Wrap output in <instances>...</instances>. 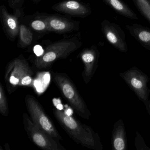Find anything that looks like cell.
Segmentation results:
<instances>
[{
    "label": "cell",
    "mask_w": 150,
    "mask_h": 150,
    "mask_svg": "<svg viewBox=\"0 0 150 150\" xmlns=\"http://www.w3.org/2000/svg\"><path fill=\"white\" fill-rule=\"evenodd\" d=\"M33 72L22 55L13 59L7 66L5 80L7 86L11 88L19 86L33 87Z\"/></svg>",
    "instance_id": "3957f363"
},
{
    "label": "cell",
    "mask_w": 150,
    "mask_h": 150,
    "mask_svg": "<svg viewBox=\"0 0 150 150\" xmlns=\"http://www.w3.org/2000/svg\"><path fill=\"white\" fill-rule=\"evenodd\" d=\"M34 52L37 57H39L42 55L44 52V50L40 46H36L34 48Z\"/></svg>",
    "instance_id": "7402d4cb"
},
{
    "label": "cell",
    "mask_w": 150,
    "mask_h": 150,
    "mask_svg": "<svg viewBox=\"0 0 150 150\" xmlns=\"http://www.w3.org/2000/svg\"><path fill=\"white\" fill-rule=\"evenodd\" d=\"M53 113L61 127L76 143L90 149H99L100 140L91 127L81 123L72 115H68L64 110L55 107Z\"/></svg>",
    "instance_id": "6da1fadb"
},
{
    "label": "cell",
    "mask_w": 150,
    "mask_h": 150,
    "mask_svg": "<svg viewBox=\"0 0 150 150\" xmlns=\"http://www.w3.org/2000/svg\"><path fill=\"white\" fill-rule=\"evenodd\" d=\"M146 104H147V108H148V110H149L150 113V101L148 102V100H147L146 102Z\"/></svg>",
    "instance_id": "cb8c5ba5"
},
{
    "label": "cell",
    "mask_w": 150,
    "mask_h": 150,
    "mask_svg": "<svg viewBox=\"0 0 150 150\" xmlns=\"http://www.w3.org/2000/svg\"><path fill=\"white\" fill-rule=\"evenodd\" d=\"M82 45L77 36L67 38L52 43L44 50L42 55L36 58L35 66L39 69L50 67L56 61L68 57Z\"/></svg>",
    "instance_id": "7a4b0ae2"
},
{
    "label": "cell",
    "mask_w": 150,
    "mask_h": 150,
    "mask_svg": "<svg viewBox=\"0 0 150 150\" xmlns=\"http://www.w3.org/2000/svg\"><path fill=\"white\" fill-rule=\"evenodd\" d=\"M23 122L25 130L31 141L38 147L45 150H65L57 140L36 125L27 113H23Z\"/></svg>",
    "instance_id": "8992f818"
},
{
    "label": "cell",
    "mask_w": 150,
    "mask_h": 150,
    "mask_svg": "<svg viewBox=\"0 0 150 150\" xmlns=\"http://www.w3.org/2000/svg\"><path fill=\"white\" fill-rule=\"evenodd\" d=\"M137 9L150 23V0H132Z\"/></svg>",
    "instance_id": "ac0fdd59"
},
{
    "label": "cell",
    "mask_w": 150,
    "mask_h": 150,
    "mask_svg": "<svg viewBox=\"0 0 150 150\" xmlns=\"http://www.w3.org/2000/svg\"><path fill=\"white\" fill-rule=\"evenodd\" d=\"M101 30L106 40L112 46L120 52H127L125 33L120 26L105 20L101 23Z\"/></svg>",
    "instance_id": "9c48e42d"
},
{
    "label": "cell",
    "mask_w": 150,
    "mask_h": 150,
    "mask_svg": "<svg viewBox=\"0 0 150 150\" xmlns=\"http://www.w3.org/2000/svg\"><path fill=\"white\" fill-rule=\"evenodd\" d=\"M112 145L116 150H124L126 147L125 130L123 125H118L114 128Z\"/></svg>",
    "instance_id": "e0dca14e"
},
{
    "label": "cell",
    "mask_w": 150,
    "mask_h": 150,
    "mask_svg": "<svg viewBox=\"0 0 150 150\" xmlns=\"http://www.w3.org/2000/svg\"><path fill=\"white\" fill-rule=\"evenodd\" d=\"M48 15L47 13L37 12L34 14L23 16L21 21L32 30L36 40H38L50 33L48 27Z\"/></svg>",
    "instance_id": "7c38bea8"
},
{
    "label": "cell",
    "mask_w": 150,
    "mask_h": 150,
    "mask_svg": "<svg viewBox=\"0 0 150 150\" xmlns=\"http://www.w3.org/2000/svg\"><path fill=\"white\" fill-rule=\"evenodd\" d=\"M25 103L33 122L57 140H63L52 121L46 115L37 100L33 96L28 95L25 98Z\"/></svg>",
    "instance_id": "5b68a950"
},
{
    "label": "cell",
    "mask_w": 150,
    "mask_h": 150,
    "mask_svg": "<svg viewBox=\"0 0 150 150\" xmlns=\"http://www.w3.org/2000/svg\"><path fill=\"white\" fill-rule=\"evenodd\" d=\"M53 103L55 105V107L58 109L62 110L64 109V107L61 103V101L59 99H54L53 100Z\"/></svg>",
    "instance_id": "44dd1931"
},
{
    "label": "cell",
    "mask_w": 150,
    "mask_h": 150,
    "mask_svg": "<svg viewBox=\"0 0 150 150\" xmlns=\"http://www.w3.org/2000/svg\"><path fill=\"white\" fill-rule=\"evenodd\" d=\"M79 56L84 65L82 76L85 82L88 83L96 70L100 53L96 46L93 45L84 49Z\"/></svg>",
    "instance_id": "4fadbf2b"
},
{
    "label": "cell",
    "mask_w": 150,
    "mask_h": 150,
    "mask_svg": "<svg viewBox=\"0 0 150 150\" xmlns=\"http://www.w3.org/2000/svg\"><path fill=\"white\" fill-rule=\"evenodd\" d=\"M53 79L63 96L76 112L82 118L89 119L91 114L85 101L82 99L74 84L66 74L54 73Z\"/></svg>",
    "instance_id": "277c9868"
},
{
    "label": "cell",
    "mask_w": 150,
    "mask_h": 150,
    "mask_svg": "<svg viewBox=\"0 0 150 150\" xmlns=\"http://www.w3.org/2000/svg\"><path fill=\"white\" fill-rule=\"evenodd\" d=\"M103 1L117 13L129 19L138 20L136 14L122 0H103Z\"/></svg>",
    "instance_id": "9a60e30c"
},
{
    "label": "cell",
    "mask_w": 150,
    "mask_h": 150,
    "mask_svg": "<svg viewBox=\"0 0 150 150\" xmlns=\"http://www.w3.org/2000/svg\"><path fill=\"white\" fill-rule=\"evenodd\" d=\"M23 10L8 13L4 5L0 6V18L4 33L10 41L14 42L18 37L21 20L24 16Z\"/></svg>",
    "instance_id": "ba28073f"
},
{
    "label": "cell",
    "mask_w": 150,
    "mask_h": 150,
    "mask_svg": "<svg viewBox=\"0 0 150 150\" xmlns=\"http://www.w3.org/2000/svg\"><path fill=\"white\" fill-rule=\"evenodd\" d=\"M52 8L58 13L82 19L89 16L92 12L88 5L78 0H64L55 4Z\"/></svg>",
    "instance_id": "30bf717a"
},
{
    "label": "cell",
    "mask_w": 150,
    "mask_h": 150,
    "mask_svg": "<svg viewBox=\"0 0 150 150\" xmlns=\"http://www.w3.org/2000/svg\"><path fill=\"white\" fill-rule=\"evenodd\" d=\"M47 20L50 32L67 34L77 31L79 28V22L67 16L57 14H48Z\"/></svg>",
    "instance_id": "8fae6325"
},
{
    "label": "cell",
    "mask_w": 150,
    "mask_h": 150,
    "mask_svg": "<svg viewBox=\"0 0 150 150\" xmlns=\"http://www.w3.org/2000/svg\"></svg>",
    "instance_id": "484cf974"
},
{
    "label": "cell",
    "mask_w": 150,
    "mask_h": 150,
    "mask_svg": "<svg viewBox=\"0 0 150 150\" xmlns=\"http://www.w3.org/2000/svg\"><path fill=\"white\" fill-rule=\"evenodd\" d=\"M32 1L35 3H39L40 1H42V0H32Z\"/></svg>",
    "instance_id": "d4e9b609"
},
{
    "label": "cell",
    "mask_w": 150,
    "mask_h": 150,
    "mask_svg": "<svg viewBox=\"0 0 150 150\" xmlns=\"http://www.w3.org/2000/svg\"><path fill=\"white\" fill-rule=\"evenodd\" d=\"M120 75L138 98L144 102H146L150 93L147 86L149 80L148 77L137 68H131L120 74Z\"/></svg>",
    "instance_id": "52a82bcc"
},
{
    "label": "cell",
    "mask_w": 150,
    "mask_h": 150,
    "mask_svg": "<svg viewBox=\"0 0 150 150\" xmlns=\"http://www.w3.org/2000/svg\"><path fill=\"white\" fill-rule=\"evenodd\" d=\"M65 111L66 113L68 115H72L73 114V110H72L71 108H67L65 109L64 110Z\"/></svg>",
    "instance_id": "603a6c76"
},
{
    "label": "cell",
    "mask_w": 150,
    "mask_h": 150,
    "mask_svg": "<svg viewBox=\"0 0 150 150\" xmlns=\"http://www.w3.org/2000/svg\"><path fill=\"white\" fill-rule=\"evenodd\" d=\"M7 99L2 84H0V112L3 115L7 116L8 114Z\"/></svg>",
    "instance_id": "d6986e66"
},
{
    "label": "cell",
    "mask_w": 150,
    "mask_h": 150,
    "mask_svg": "<svg viewBox=\"0 0 150 150\" xmlns=\"http://www.w3.org/2000/svg\"><path fill=\"white\" fill-rule=\"evenodd\" d=\"M125 28L142 46L150 50V28L136 23L127 24Z\"/></svg>",
    "instance_id": "5bb4252c"
},
{
    "label": "cell",
    "mask_w": 150,
    "mask_h": 150,
    "mask_svg": "<svg viewBox=\"0 0 150 150\" xmlns=\"http://www.w3.org/2000/svg\"><path fill=\"white\" fill-rule=\"evenodd\" d=\"M8 3V6L12 8L13 12L18 10H23V6L25 0H3Z\"/></svg>",
    "instance_id": "ffe728a7"
},
{
    "label": "cell",
    "mask_w": 150,
    "mask_h": 150,
    "mask_svg": "<svg viewBox=\"0 0 150 150\" xmlns=\"http://www.w3.org/2000/svg\"><path fill=\"white\" fill-rule=\"evenodd\" d=\"M17 46L19 48H27L30 46L35 41L34 33L26 24L21 21L18 35Z\"/></svg>",
    "instance_id": "2e32d148"
}]
</instances>
